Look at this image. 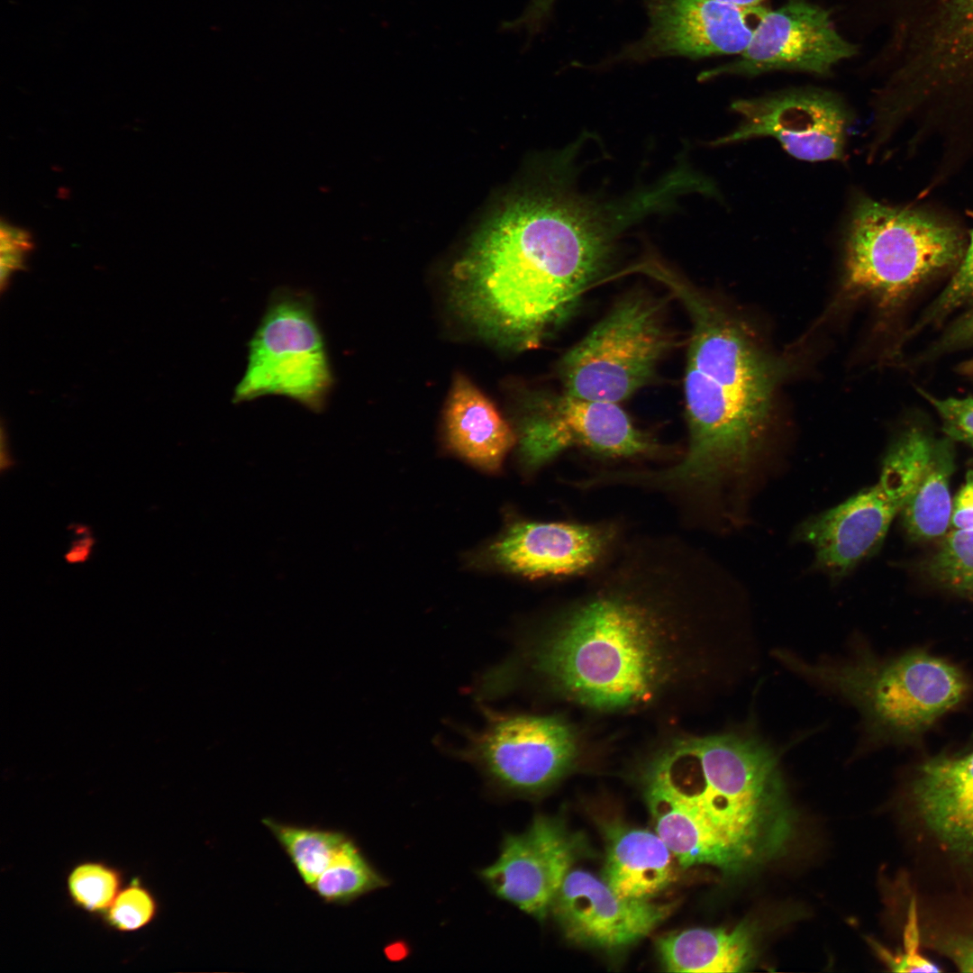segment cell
<instances>
[{
  "instance_id": "obj_12",
  "label": "cell",
  "mask_w": 973,
  "mask_h": 973,
  "mask_svg": "<svg viewBox=\"0 0 973 973\" xmlns=\"http://www.w3.org/2000/svg\"><path fill=\"white\" fill-rule=\"evenodd\" d=\"M741 120L734 131L713 145L775 138L791 156L806 161L845 157L851 114L842 98L829 90L796 87L732 103Z\"/></svg>"
},
{
  "instance_id": "obj_24",
  "label": "cell",
  "mask_w": 973,
  "mask_h": 973,
  "mask_svg": "<svg viewBox=\"0 0 973 973\" xmlns=\"http://www.w3.org/2000/svg\"><path fill=\"white\" fill-rule=\"evenodd\" d=\"M261 823L309 888L350 838L342 831L286 823L271 817L262 818Z\"/></svg>"
},
{
  "instance_id": "obj_6",
  "label": "cell",
  "mask_w": 973,
  "mask_h": 973,
  "mask_svg": "<svg viewBox=\"0 0 973 973\" xmlns=\"http://www.w3.org/2000/svg\"><path fill=\"white\" fill-rule=\"evenodd\" d=\"M968 243L950 217L916 205L860 196L844 235V288L884 307L906 299L936 275L957 267Z\"/></svg>"
},
{
  "instance_id": "obj_21",
  "label": "cell",
  "mask_w": 973,
  "mask_h": 973,
  "mask_svg": "<svg viewBox=\"0 0 973 973\" xmlns=\"http://www.w3.org/2000/svg\"><path fill=\"white\" fill-rule=\"evenodd\" d=\"M656 947L668 972H739L754 955L753 936L745 924L674 932L659 938Z\"/></svg>"
},
{
  "instance_id": "obj_16",
  "label": "cell",
  "mask_w": 973,
  "mask_h": 973,
  "mask_svg": "<svg viewBox=\"0 0 973 973\" xmlns=\"http://www.w3.org/2000/svg\"><path fill=\"white\" fill-rule=\"evenodd\" d=\"M766 8L743 9L714 0H649L648 31L624 50V58L738 56Z\"/></svg>"
},
{
  "instance_id": "obj_19",
  "label": "cell",
  "mask_w": 973,
  "mask_h": 973,
  "mask_svg": "<svg viewBox=\"0 0 973 973\" xmlns=\"http://www.w3.org/2000/svg\"><path fill=\"white\" fill-rule=\"evenodd\" d=\"M606 853L603 880L619 896H656L677 878L672 852L654 832L620 823L605 826Z\"/></svg>"
},
{
  "instance_id": "obj_7",
  "label": "cell",
  "mask_w": 973,
  "mask_h": 973,
  "mask_svg": "<svg viewBox=\"0 0 973 973\" xmlns=\"http://www.w3.org/2000/svg\"><path fill=\"white\" fill-rule=\"evenodd\" d=\"M777 657L848 700L873 732L891 739L921 735L968 692L967 677L956 665L923 650L887 660L865 651L841 662H806L786 651H777Z\"/></svg>"
},
{
  "instance_id": "obj_3",
  "label": "cell",
  "mask_w": 973,
  "mask_h": 973,
  "mask_svg": "<svg viewBox=\"0 0 973 973\" xmlns=\"http://www.w3.org/2000/svg\"><path fill=\"white\" fill-rule=\"evenodd\" d=\"M675 296L692 325L684 379L688 440L667 476L684 493L713 496L757 455L787 367L690 282Z\"/></svg>"
},
{
  "instance_id": "obj_34",
  "label": "cell",
  "mask_w": 973,
  "mask_h": 973,
  "mask_svg": "<svg viewBox=\"0 0 973 973\" xmlns=\"http://www.w3.org/2000/svg\"><path fill=\"white\" fill-rule=\"evenodd\" d=\"M553 2L554 0H533L522 17L510 23L511 27L525 25L532 29L539 26L549 14Z\"/></svg>"
},
{
  "instance_id": "obj_2",
  "label": "cell",
  "mask_w": 973,
  "mask_h": 973,
  "mask_svg": "<svg viewBox=\"0 0 973 973\" xmlns=\"http://www.w3.org/2000/svg\"><path fill=\"white\" fill-rule=\"evenodd\" d=\"M574 177L571 166L552 191L505 208L456 265L455 302L487 335L538 346L604 272L621 232L652 210L643 193L600 202Z\"/></svg>"
},
{
  "instance_id": "obj_18",
  "label": "cell",
  "mask_w": 973,
  "mask_h": 973,
  "mask_svg": "<svg viewBox=\"0 0 973 973\" xmlns=\"http://www.w3.org/2000/svg\"><path fill=\"white\" fill-rule=\"evenodd\" d=\"M622 533L615 521L521 522L490 552L499 566L524 577H585L605 561Z\"/></svg>"
},
{
  "instance_id": "obj_11",
  "label": "cell",
  "mask_w": 973,
  "mask_h": 973,
  "mask_svg": "<svg viewBox=\"0 0 973 973\" xmlns=\"http://www.w3.org/2000/svg\"><path fill=\"white\" fill-rule=\"evenodd\" d=\"M858 53V45L838 29L832 9L811 0H787L762 12L741 54L703 72L699 78L753 77L776 71L828 76Z\"/></svg>"
},
{
  "instance_id": "obj_27",
  "label": "cell",
  "mask_w": 973,
  "mask_h": 973,
  "mask_svg": "<svg viewBox=\"0 0 973 973\" xmlns=\"http://www.w3.org/2000/svg\"><path fill=\"white\" fill-rule=\"evenodd\" d=\"M68 891L73 903L93 914H105L122 889V874L99 861L75 866L68 877Z\"/></svg>"
},
{
  "instance_id": "obj_13",
  "label": "cell",
  "mask_w": 973,
  "mask_h": 973,
  "mask_svg": "<svg viewBox=\"0 0 973 973\" xmlns=\"http://www.w3.org/2000/svg\"><path fill=\"white\" fill-rule=\"evenodd\" d=\"M521 444L539 462L577 447L604 459H659L671 448L637 428L619 404L563 392L544 401L525 423Z\"/></svg>"
},
{
  "instance_id": "obj_4",
  "label": "cell",
  "mask_w": 973,
  "mask_h": 973,
  "mask_svg": "<svg viewBox=\"0 0 973 973\" xmlns=\"http://www.w3.org/2000/svg\"><path fill=\"white\" fill-rule=\"evenodd\" d=\"M886 26L874 105L915 140L973 152V0H859Z\"/></svg>"
},
{
  "instance_id": "obj_36",
  "label": "cell",
  "mask_w": 973,
  "mask_h": 973,
  "mask_svg": "<svg viewBox=\"0 0 973 973\" xmlns=\"http://www.w3.org/2000/svg\"><path fill=\"white\" fill-rule=\"evenodd\" d=\"M720 3L731 5L743 9H754L765 6L767 0H714Z\"/></svg>"
},
{
  "instance_id": "obj_31",
  "label": "cell",
  "mask_w": 973,
  "mask_h": 973,
  "mask_svg": "<svg viewBox=\"0 0 973 973\" xmlns=\"http://www.w3.org/2000/svg\"><path fill=\"white\" fill-rule=\"evenodd\" d=\"M921 395L939 414L943 431L949 438L962 441L973 449V397L937 398L923 390Z\"/></svg>"
},
{
  "instance_id": "obj_30",
  "label": "cell",
  "mask_w": 973,
  "mask_h": 973,
  "mask_svg": "<svg viewBox=\"0 0 973 973\" xmlns=\"http://www.w3.org/2000/svg\"><path fill=\"white\" fill-rule=\"evenodd\" d=\"M903 948L896 953L877 946L881 959L896 972L927 971L939 972L936 964L928 959L920 951L921 933L919 927L916 900L912 899L908 906L906 923L904 929Z\"/></svg>"
},
{
  "instance_id": "obj_22",
  "label": "cell",
  "mask_w": 973,
  "mask_h": 973,
  "mask_svg": "<svg viewBox=\"0 0 973 973\" xmlns=\"http://www.w3.org/2000/svg\"><path fill=\"white\" fill-rule=\"evenodd\" d=\"M954 453L949 440L935 441L923 474L901 511L908 535L918 541L944 536L950 527V480Z\"/></svg>"
},
{
  "instance_id": "obj_14",
  "label": "cell",
  "mask_w": 973,
  "mask_h": 973,
  "mask_svg": "<svg viewBox=\"0 0 973 973\" xmlns=\"http://www.w3.org/2000/svg\"><path fill=\"white\" fill-rule=\"evenodd\" d=\"M916 484L908 474L882 469L872 486L805 520L796 538L814 549L821 568L832 577H843L883 541Z\"/></svg>"
},
{
  "instance_id": "obj_37",
  "label": "cell",
  "mask_w": 973,
  "mask_h": 973,
  "mask_svg": "<svg viewBox=\"0 0 973 973\" xmlns=\"http://www.w3.org/2000/svg\"><path fill=\"white\" fill-rule=\"evenodd\" d=\"M959 370L963 374L973 375V359L960 364Z\"/></svg>"
},
{
  "instance_id": "obj_23",
  "label": "cell",
  "mask_w": 973,
  "mask_h": 973,
  "mask_svg": "<svg viewBox=\"0 0 973 973\" xmlns=\"http://www.w3.org/2000/svg\"><path fill=\"white\" fill-rule=\"evenodd\" d=\"M924 827L951 852L973 859V782L912 795Z\"/></svg>"
},
{
  "instance_id": "obj_26",
  "label": "cell",
  "mask_w": 973,
  "mask_h": 973,
  "mask_svg": "<svg viewBox=\"0 0 973 973\" xmlns=\"http://www.w3.org/2000/svg\"><path fill=\"white\" fill-rule=\"evenodd\" d=\"M927 570L941 587L973 599V529L945 534Z\"/></svg>"
},
{
  "instance_id": "obj_10",
  "label": "cell",
  "mask_w": 973,
  "mask_h": 973,
  "mask_svg": "<svg viewBox=\"0 0 973 973\" xmlns=\"http://www.w3.org/2000/svg\"><path fill=\"white\" fill-rule=\"evenodd\" d=\"M486 714L485 727L469 736L461 755L497 791L511 796L540 795L574 764L578 752L577 736L561 718Z\"/></svg>"
},
{
  "instance_id": "obj_28",
  "label": "cell",
  "mask_w": 973,
  "mask_h": 973,
  "mask_svg": "<svg viewBox=\"0 0 973 973\" xmlns=\"http://www.w3.org/2000/svg\"><path fill=\"white\" fill-rule=\"evenodd\" d=\"M973 304V229L968 232L964 255L950 282L925 311L915 331L938 323L956 309Z\"/></svg>"
},
{
  "instance_id": "obj_5",
  "label": "cell",
  "mask_w": 973,
  "mask_h": 973,
  "mask_svg": "<svg viewBox=\"0 0 973 973\" xmlns=\"http://www.w3.org/2000/svg\"><path fill=\"white\" fill-rule=\"evenodd\" d=\"M642 782L677 798L748 859L769 845L787 818L777 756L750 732L672 739L649 758Z\"/></svg>"
},
{
  "instance_id": "obj_32",
  "label": "cell",
  "mask_w": 973,
  "mask_h": 973,
  "mask_svg": "<svg viewBox=\"0 0 973 973\" xmlns=\"http://www.w3.org/2000/svg\"><path fill=\"white\" fill-rule=\"evenodd\" d=\"M973 346V304L955 320L932 347V353H942Z\"/></svg>"
},
{
  "instance_id": "obj_9",
  "label": "cell",
  "mask_w": 973,
  "mask_h": 973,
  "mask_svg": "<svg viewBox=\"0 0 973 973\" xmlns=\"http://www.w3.org/2000/svg\"><path fill=\"white\" fill-rule=\"evenodd\" d=\"M333 382L312 297L295 289H277L249 343L233 402L274 395L320 412Z\"/></svg>"
},
{
  "instance_id": "obj_8",
  "label": "cell",
  "mask_w": 973,
  "mask_h": 973,
  "mask_svg": "<svg viewBox=\"0 0 973 973\" xmlns=\"http://www.w3.org/2000/svg\"><path fill=\"white\" fill-rule=\"evenodd\" d=\"M661 306L642 294L620 300L562 358L563 392L619 404L644 386L671 346Z\"/></svg>"
},
{
  "instance_id": "obj_17",
  "label": "cell",
  "mask_w": 973,
  "mask_h": 973,
  "mask_svg": "<svg viewBox=\"0 0 973 973\" xmlns=\"http://www.w3.org/2000/svg\"><path fill=\"white\" fill-rule=\"evenodd\" d=\"M671 904L625 898L584 869H571L550 907L570 941L604 951L623 950L647 937L670 914Z\"/></svg>"
},
{
  "instance_id": "obj_25",
  "label": "cell",
  "mask_w": 973,
  "mask_h": 973,
  "mask_svg": "<svg viewBox=\"0 0 973 973\" xmlns=\"http://www.w3.org/2000/svg\"><path fill=\"white\" fill-rule=\"evenodd\" d=\"M387 885L350 837L310 889L325 904L346 905Z\"/></svg>"
},
{
  "instance_id": "obj_29",
  "label": "cell",
  "mask_w": 973,
  "mask_h": 973,
  "mask_svg": "<svg viewBox=\"0 0 973 973\" xmlns=\"http://www.w3.org/2000/svg\"><path fill=\"white\" fill-rule=\"evenodd\" d=\"M157 911L153 895L135 879L122 887L105 914L107 923L114 930L133 932L149 924Z\"/></svg>"
},
{
  "instance_id": "obj_35",
  "label": "cell",
  "mask_w": 973,
  "mask_h": 973,
  "mask_svg": "<svg viewBox=\"0 0 973 973\" xmlns=\"http://www.w3.org/2000/svg\"><path fill=\"white\" fill-rule=\"evenodd\" d=\"M92 545L93 538L85 537L83 539H80L78 543H74L73 548L67 554V559L68 561H72L73 563L76 561L85 560L89 555Z\"/></svg>"
},
{
  "instance_id": "obj_33",
  "label": "cell",
  "mask_w": 973,
  "mask_h": 973,
  "mask_svg": "<svg viewBox=\"0 0 973 973\" xmlns=\"http://www.w3.org/2000/svg\"><path fill=\"white\" fill-rule=\"evenodd\" d=\"M950 527L973 529V469L967 472L965 482L952 501Z\"/></svg>"
},
{
  "instance_id": "obj_15",
  "label": "cell",
  "mask_w": 973,
  "mask_h": 973,
  "mask_svg": "<svg viewBox=\"0 0 973 973\" xmlns=\"http://www.w3.org/2000/svg\"><path fill=\"white\" fill-rule=\"evenodd\" d=\"M580 844L561 820L540 814L524 832L507 834L496 860L479 875L498 898L543 921Z\"/></svg>"
},
{
  "instance_id": "obj_1",
  "label": "cell",
  "mask_w": 973,
  "mask_h": 973,
  "mask_svg": "<svg viewBox=\"0 0 973 973\" xmlns=\"http://www.w3.org/2000/svg\"><path fill=\"white\" fill-rule=\"evenodd\" d=\"M699 554L684 538H623L530 649L532 671L584 706H650L685 671V634L701 591Z\"/></svg>"
},
{
  "instance_id": "obj_20",
  "label": "cell",
  "mask_w": 973,
  "mask_h": 973,
  "mask_svg": "<svg viewBox=\"0 0 973 973\" xmlns=\"http://www.w3.org/2000/svg\"><path fill=\"white\" fill-rule=\"evenodd\" d=\"M450 444L472 464L496 470L515 437L494 404L465 376L458 375L445 408Z\"/></svg>"
}]
</instances>
